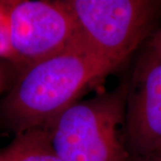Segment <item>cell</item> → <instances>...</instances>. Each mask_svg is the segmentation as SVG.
I'll list each match as a JSON object with an SVG mask.
<instances>
[{
  "label": "cell",
  "mask_w": 161,
  "mask_h": 161,
  "mask_svg": "<svg viewBox=\"0 0 161 161\" xmlns=\"http://www.w3.org/2000/svg\"><path fill=\"white\" fill-rule=\"evenodd\" d=\"M116 68L80 40L23 70L4 102L6 117L16 133L45 129L86 90Z\"/></svg>",
  "instance_id": "obj_1"
},
{
  "label": "cell",
  "mask_w": 161,
  "mask_h": 161,
  "mask_svg": "<svg viewBox=\"0 0 161 161\" xmlns=\"http://www.w3.org/2000/svg\"><path fill=\"white\" fill-rule=\"evenodd\" d=\"M128 82L73 104L45 128L63 161H127L124 125Z\"/></svg>",
  "instance_id": "obj_2"
},
{
  "label": "cell",
  "mask_w": 161,
  "mask_h": 161,
  "mask_svg": "<svg viewBox=\"0 0 161 161\" xmlns=\"http://www.w3.org/2000/svg\"><path fill=\"white\" fill-rule=\"evenodd\" d=\"M62 1L81 42L117 67L149 35L160 6L152 0Z\"/></svg>",
  "instance_id": "obj_3"
},
{
  "label": "cell",
  "mask_w": 161,
  "mask_h": 161,
  "mask_svg": "<svg viewBox=\"0 0 161 161\" xmlns=\"http://www.w3.org/2000/svg\"><path fill=\"white\" fill-rule=\"evenodd\" d=\"M10 28L17 65L23 69L80 41L75 19L62 0H11Z\"/></svg>",
  "instance_id": "obj_4"
},
{
  "label": "cell",
  "mask_w": 161,
  "mask_h": 161,
  "mask_svg": "<svg viewBox=\"0 0 161 161\" xmlns=\"http://www.w3.org/2000/svg\"><path fill=\"white\" fill-rule=\"evenodd\" d=\"M124 134L130 155L161 152V56L149 47L128 82Z\"/></svg>",
  "instance_id": "obj_5"
},
{
  "label": "cell",
  "mask_w": 161,
  "mask_h": 161,
  "mask_svg": "<svg viewBox=\"0 0 161 161\" xmlns=\"http://www.w3.org/2000/svg\"><path fill=\"white\" fill-rule=\"evenodd\" d=\"M0 161H63L51 144L46 129L34 128L15 134L6 148L0 150Z\"/></svg>",
  "instance_id": "obj_6"
},
{
  "label": "cell",
  "mask_w": 161,
  "mask_h": 161,
  "mask_svg": "<svg viewBox=\"0 0 161 161\" xmlns=\"http://www.w3.org/2000/svg\"><path fill=\"white\" fill-rule=\"evenodd\" d=\"M11 0H0V58L17 65V58L11 43Z\"/></svg>",
  "instance_id": "obj_7"
},
{
  "label": "cell",
  "mask_w": 161,
  "mask_h": 161,
  "mask_svg": "<svg viewBox=\"0 0 161 161\" xmlns=\"http://www.w3.org/2000/svg\"><path fill=\"white\" fill-rule=\"evenodd\" d=\"M127 161H161V152L147 155H130Z\"/></svg>",
  "instance_id": "obj_8"
},
{
  "label": "cell",
  "mask_w": 161,
  "mask_h": 161,
  "mask_svg": "<svg viewBox=\"0 0 161 161\" xmlns=\"http://www.w3.org/2000/svg\"><path fill=\"white\" fill-rule=\"evenodd\" d=\"M149 48L161 56V29L151 38L149 43Z\"/></svg>",
  "instance_id": "obj_9"
},
{
  "label": "cell",
  "mask_w": 161,
  "mask_h": 161,
  "mask_svg": "<svg viewBox=\"0 0 161 161\" xmlns=\"http://www.w3.org/2000/svg\"><path fill=\"white\" fill-rule=\"evenodd\" d=\"M4 86H5V77H4L2 70L0 68V92L3 91Z\"/></svg>",
  "instance_id": "obj_10"
}]
</instances>
